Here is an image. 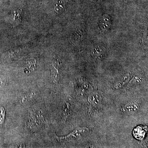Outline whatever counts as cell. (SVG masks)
Returning <instances> with one entry per match:
<instances>
[{
  "instance_id": "obj_2",
  "label": "cell",
  "mask_w": 148,
  "mask_h": 148,
  "mask_svg": "<svg viewBox=\"0 0 148 148\" xmlns=\"http://www.w3.org/2000/svg\"><path fill=\"white\" fill-rule=\"evenodd\" d=\"M5 117V111L3 107L0 108V127L3 123Z\"/></svg>"
},
{
  "instance_id": "obj_1",
  "label": "cell",
  "mask_w": 148,
  "mask_h": 148,
  "mask_svg": "<svg viewBox=\"0 0 148 148\" xmlns=\"http://www.w3.org/2000/svg\"><path fill=\"white\" fill-rule=\"evenodd\" d=\"M147 131V127L143 126H138L133 131V135L136 139L142 140L144 139Z\"/></svg>"
}]
</instances>
